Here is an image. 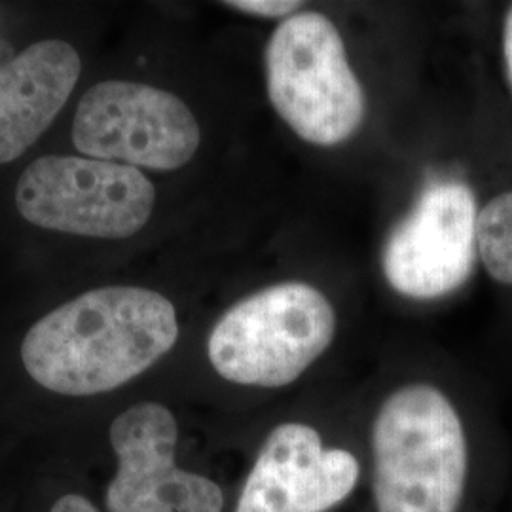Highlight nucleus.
Listing matches in <instances>:
<instances>
[{"instance_id":"obj_1","label":"nucleus","mask_w":512,"mask_h":512,"mask_svg":"<svg viewBox=\"0 0 512 512\" xmlns=\"http://www.w3.org/2000/svg\"><path fill=\"white\" fill-rule=\"evenodd\" d=\"M177 340L179 319L169 298L114 285L80 294L44 315L25 334L21 361L44 389L90 397L128 384Z\"/></svg>"},{"instance_id":"obj_2","label":"nucleus","mask_w":512,"mask_h":512,"mask_svg":"<svg viewBox=\"0 0 512 512\" xmlns=\"http://www.w3.org/2000/svg\"><path fill=\"white\" fill-rule=\"evenodd\" d=\"M365 458L372 512L463 511L471 442L456 404L437 385L404 384L385 397Z\"/></svg>"},{"instance_id":"obj_3","label":"nucleus","mask_w":512,"mask_h":512,"mask_svg":"<svg viewBox=\"0 0 512 512\" xmlns=\"http://www.w3.org/2000/svg\"><path fill=\"white\" fill-rule=\"evenodd\" d=\"M336 336V313L308 283L287 281L251 294L211 330L207 355L226 382L260 389L294 384Z\"/></svg>"},{"instance_id":"obj_4","label":"nucleus","mask_w":512,"mask_h":512,"mask_svg":"<svg viewBox=\"0 0 512 512\" xmlns=\"http://www.w3.org/2000/svg\"><path fill=\"white\" fill-rule=\"evenodd\" d=\"M264 59L270 103L300 139L336 147L361 128L365 92L349 65L344 40L327 16L300 12L283 19Z\"/></svg>"},{"instance_id":"obj_5","label":"nucleus","mask_w":512,"mask_h":512,"mask_svg":"<svg viewBox=\"0 0 512 512\" xmlns=\"http://www.w3.org/2000/svg\"><path fill=\"white\" fill-rule=\"evenodd\" d=\"M154 184L131 165L78 156H44L16 186V207L31 224L84 238L124 239L147 224Z\"/></svg>"},{"instance_id":"obj_6","label":"nucleus","mask_w":512,"mask_h":512,"mask_svg":"<svg viewBox=\"0 0 512 512\" xmlns=\"http://www.w3.org/2000/svg\"><path fill=\"white\" fill-rule=\"evenodd\" d=\"M73 141L88 158L173 171L194 158L202 133L177 95L139 82L109 80L80 99Z\"/></svg>"},{"instance_id":"obj_7","label":"nucleus","mask_w":512,"mask_h":512,"mask_svg":"<svg viewBox=\"0 0 512 512\" xmlns=\"http://www.w3.org/2000/svg\"><path fill=\"white\" fill-rule=\"evenodd\" d=\"M366 482V458L330 444L306 421H283L262 440L234 512H334Z\"/></svg>"},{"instance_id":"obj_8","label":"nucleus","mask_w":512,"mask_h":512,"mask_svg":"<svg viewBox=\"0 0 512 512\" xmlns=\"http://www.w3.org/2000/svg\"><path fill=\"white\" fill-rule=\"evenodd\" d=\"M478 209L461 181L421 190L412 211L385 239L382 268L389 285L414 300H435L463 287L475 270Z\"/></svg>"},{"instance_id":"obj_9","label":"nucleus","mask_w":512,"mask_h":512,"mask_svg":"<svg viewBox=\"0 0 512 512\" xmlns=\"http://www.w3.org/2000/svg\"><path fill=\"white\" fill-rule=\"evenodd\" d=\"M109 435L118 459L109 512H224L219 482L177 465L179 423L167 406L133 404L112 421Z\"/></svg>"},{"instance_id":"obj_10","label":"nucleus","mask_w":512,"mask_h":512,"mask_svg":"<svg viewBox=\"0 0 512 512\" xmlns=\"http://www.w3.org/2000/svg\"><path fill=\"white\" fill-rule=\"evenodd\" d=\"M80 71V55L59 38L40 40L0 67V164L18 160L50 128Z\"/></svg>"},{"instance_id":"obj_11","label":"nucleus","mask_w":512,"mask_h":512,"mask_svg":"<svg viewBox=\"0 0 512 512\" xmlns=\"http://www.w3.org/2000/svg\"><path fill=\"white\" fill-rule=\"evenodd\" d=\"M476 247L486 272L512 285V192H503L478 211Z\"/></svg>"},{"instance_id":"obj_12","label":"nucleus","mask_w":512,"mask_h":512,"mask_svg":"<svg viewBox=\"0 0 512 512\" xmlns=\"http://www.w3.org/2000/svg\"><path fill=\"white\" fill-rule=\"evenodd\" d=\"M224 4L228 8L260 16V18H283V16H291L298 8H302V2H294V0H230Z\"/></svg>"},{"instance_id":"obj_13","label":"nucleus","mask_w":512,"mask_h":512,"mask_svg":"<svg viewBox=\"0 0 512 512\" xmlns=\"http://www.w3.org/2000/svg\"><path fill=\"white\" fill-rule=\"evenodd\" d=\"M50 512H99L84 495L67 494L59 497Z\"/></svg>"},{"instance_id":"obj_14","label":"nucleus","mask_w":512,"mask_h":512,"mask_svg":"<svg viewBox=\"0 0 512 512\" xmlns=\"http://www.w3.org/2000/svg\"><path fill=\"white\" fill-rule=\"evenodd\" d=\"M503 57H505V67H507V76L512 86V6L507 12L505 25H503Z\"/></svg>"}]
</instances>
